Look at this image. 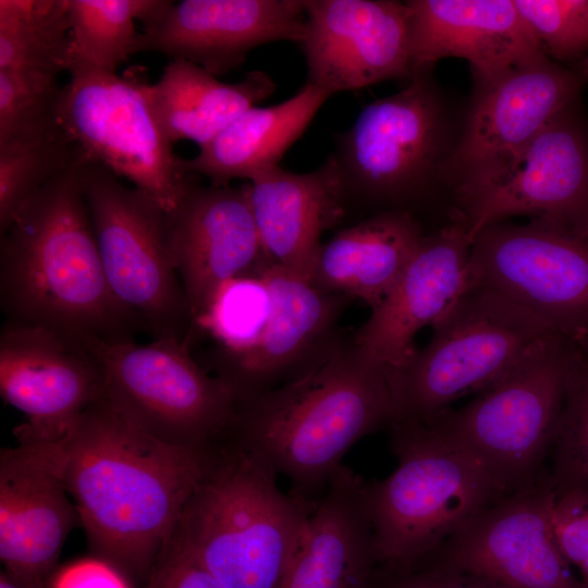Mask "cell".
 Listing matches in <instances>:
<instances>
[{"label": "cell", "mask_w": 588, "mask_h": 588, "mask_svg": "<svg viewBox=\"0 0 588 588\" xmlns=\"http://www.w3.org/2000/svg\"><path fill=\"white\" fill-rule=\"evenodd\" d=\"M298 42L310 83L333 95L411 79L408 11L393 0H304Z\"/></svg>", "instance_id": "cell-17"}, {"label": "cell", "mask_w": 588, "mask_h": 588, "mask_svg": "<svg viewBox=\"0 0 588 588\" xmlns=\"http://www.w3.org/2000/svg\"><path fill=\"white\" fill-rule=\"evenodd\" d=\"M77 510L45 445L0 452V560L25 588H47Z\"/></svg>", "instance_id": "cell-21"}, {"label": "cell", "mask_w": 588, "mask_h": 588, "mask_svg": "<svg viewBox=\"0 0 588 588\" xmlns=\"http://www.w3.org/2000/svg\"><path fill=\"white\" fill-rule=\"evenodd\" d=\"M450 208L470 242L515 216L588 236V119L581 98L555 114L499 177L453 193Z\"/></svg>", "instance_id": "cell-13"}, {"label": "cell", "mask_w": 588, "mask_h": 588, "mask_svg": "<svg viewBox=\"0 0 588 588\" xmlns=\"http://www.w3.org/2000/svg\"><path fill=\"white\" fill-rule=\"evenodd\" d=\"M274 90V81L262 71H250L238 82L225 83L194 63L173 60L158 81L150 83L149 98L160 127L173 145L187 139L201 148Z\"/></svg>", "instance_id": "cell-28"}, {"label": "cell", "mask_w": 588, "mask_h": 588, "mask_svg": "<svg viewBox=\"0 0 588 588\" xmlns=\"http://www.w3.org/2000/svg\"><path fill=\"white\" fill-rule=\"evenodd\" d=\"M258 272L272 299L267 326L249 350L216 365V376L240 404L306 368L338 336L336 323L350 301L270 261Z\"/></svg>", "instance_id": "cell-22"}, {"label": "cell", "mask_w": 588, "mask_h": 588, "mask_svg": "<svg viewBox=\"0 0 588 588\" xmlns=\"http://www.w3.org/2000/svg\"><path fill=\"white\" fill-rule=\"evenodd\" d=\"M426 234L422 223L409 213L370 215L322 243L310 282L373 309L399 281Z\"/></svg>", "instance_id": "cell-26"}, {"label": "cell", "mask_w": 588, "mask_h": 588, "mask_svg": "<svg viewBox=\"0 0 588 588\" xmlns=\"http://www.w3.org/2000/svg\"><path fill=\"white\" fill-rule=\"evenodd\" d=\"M304 0H184L166 7L138 33L135 53L155 51L215 76L242 65L261 45L299 42Z\"/></svg>", "instance_id": "cell-18"}, {"label": "cell", "mask_w": 588, "mask_h": 588, "mask_svg": "<svg viewBox=\"0 0 588 588\" xmlns=\"http://www.w3.org/2000/svg\"><path fill=\"white\" fill-rule=\"evenodd\" d=\"M144 588H224L174 538H170Z\"/></svg>", "instance_id": "cell-38"}, {"label": "cell", "mask_w": 588, "mask_h": 588, "mask_svg": "<svg viewBox=\"0 0 588 588\" xmlns=\"http://www.w3.org/2000/svg\"><path fill=\"white\" fill-rule=\"evenodd\" d=\"M228 438L188 499L174 538L224 588H278L315 502Z\"/></svg>", "instance_id": "cell-4"}, {"label": "cell", "mask_w": 588, "mask_h": 588, "mask_svg": "<svg viewBox=\"0 0 588 588\" xmlns=\"http://www.w3.org/2000/svg\"><path fill=\"white\" fill-rule=\"evenodd\" d=\"M70 66L66 0H0V71H45Z\"/></svg>", "instance_id": "cell-30"}, {"label": "cell", "mask_w": 588, "mask_h": 588, "mask_svg": "<svg viewBox=\"0 0 588 588\" xmlns=\"http://www.w3.org/2000/svg\"><path fill=\"white\" fill-rule=\"evenodd\" d=\"M555 488H588V347H577L551 449Z\"/></svg>", "instance_id": "cell-34"}, {"label": "cell", "mask_w": 588, "mask_h": 588, "mask_svg": "<svg viewBox=\"0 0 588 588\" xmlns=\"http://www.w3.org/2000/svg\"><path fill=\"white\" fill-rule=\"evenodd\" d=\"M395 470L365 482L378 566L402 569L436 551L510 491L427 419L389 424Z\"/></svg>", "instance_id": "cell-5"}, {"label": "cell", "mask_w": 588, "mask_h": 588, "mask_svg": "<svg viewBox=\"0 0 588 588\" xmlns=\"http://www.w3.org/2000/svg\"><path fill=\"white\" fill-rule=\"evenodd\" d=\"M575 355L573 343L551 335L466 406L425 419L513 492L546 469Z\"/></svg>", "instance_id": "cell-8"}, {"label": "cell", "mask_w": 588, "mask_h": 588, "mask_svg": "<svg viewBox=\"0 0 588 588\" xmlns=\"http://www.w3.org/2000/svg\"><path fill=\"white\" fill-rule=\"evenodd\" d=\"M584 76L546 54L485 81L474 91L442 180L450 196L503 174L569 102Z\"/></svg>", "instance_id": "cell-14"}, {"label": "cell", "mask_w": 588, "mask_h": 588, "mask_svg": "<svg viewBox=\"0 0 588 588\" xmlns=\"http://www.w3.org/2000/svg\"><path fill=\"white\" fill-rule=\"evenodd\" d=\"M79 151L59 124L0 143V231Z\"/></svg>", "instance_id": "cell-31"}, {"label": "cell", "mask_w": 588, "mask_h": 588, "mask_svg": "<svg viewBox=\"0 0 588 588\" xmlns=\"http://www.w3.org/2000/svg\"><path fill=\"white\" fill-rule=\"evenodd\" d=\"M413 76L443 58L466 60L474 81L492 78L541 54L514 0H409Z\"/></svg>", "instance_id": "cell-23"}, {"label": "cell", "mask_w": 588, "mask_h": 588, "mask_svg": "<svg viewBox=\"0 0 588 588\" xmlns=\"http://www.w3.org/2000/svg\"><path fill=\"white\" fill-rule=\"evenodd\" d=\"M393 415L387 372L339 333L296 376L240 404L229 438L315 502L346 452Z\"/></svg>", "instance_id": "cell-3"}, {"label": "cell", "mask_w": 588, "mask_h": 588, "mask_svg": "<svg viewBox=\"0 0 588 588\" xmlns=\"http://www.w3.org/2000/svg\"><path fill=\"white\" fill-rule=\"evenodd\" d=\"M164 0H66L70 66L117 73L135 53L143 24L157 15ZM68 71V72H69Z\"/></svg>", "instance_id": "cell-29"}, {"label": "cell", "mask_w": 588, "mask_h": 588, "mask_svg": "<svg viewBox=\"0 0 588 588\" xmlns=\"http://www.w3.org/2000/svg\"><path fill=\"white\" fill-rule=\"evenodd\" d=\"M168 237L192 323L207 311L224 283L254 274L268 261L248 183L207 187L196 183L168 213Z\"/></svg>", "instance_id": "cell-19"}, {"label": "cell", "mask_w": 588, "mask_h": 588, "mask_svg": "<svg viewBox=\"0 0 588 588\" xmlns=\"http://www.w3.org/2000/svg\"><path fill=\"white\" fill-rule=\"evenodd\" d=\"M247 183L266 258L310 281L322 233L346 217L332 160L328 157L319 168L306 173L277 166Z\"/></svg>", "instance_id": "cell-25"}, {"label": "cell", "mask_w": 588, "mask_h": 588, "mask_svg": "<svg viewBox=\"0 0 588 588\" xmlns=\"http://www.w3.org/2000/svg\"><path fill=\"white\" fill-rule=\"evenodd\" d=\"M47 588H135L113 565L95 555L58 566Z\"/></svg>", "instance_id": "cell-39"}, {"label": "cell", "mask_w": 588, "mask_h": 588, "mask_svg": "<svg viewBox=\"0 0 588 588\" xmlns=\"http://www.w3.org/2000/svg\"><path fill=\"white\" fill-rule=\"evenodd\" d=\"M371 588H505L487 578L419 562L402 569L377 568Z\"/></svg>", "instance_id": "cell-37"}, {"label": "cell", "mask_w": 588, "mask_h": 588, "mask_svg": "<svg viewBox=\"0 0 588 588\" xmlns=\"http://www.w3.org/2000/svg\"><path fill=\"white\" fill-rule=\"evenodd\" d=\"M469 278L588 347V236L536 220L491 224L471 240Z\"/></svg>", "instance_id": "cell-12"}, {"label": "cell", "mask_w": 588, "mask_h": 588, "mask_svg": "<svg viewBox=\"0 0 588 588\" xmlns=\"http://www.w3.org/2000/svg\"><path fill=\"white\" fill-rule=\"evenodd\" d=\"M470 248L460 220L427 232L399 281L354 333L360 354L387 375L400 368L416 350V333L439 322L471 287Z\"/></svg>", "instance_id": "cell-20"}, {"label": "cell", "mask_w": 588, "mask_h": 588, "mask_svg": "<svg viewBox=\"0 0 588 588\" xmlns=\"http://www.w3.org/2000/svg\"><path fill=\"white\" fill-rule=\"evenodd\" d=\"M576 70L584 76L585 81H588V53L578 63Z\"/></svg>", "instance_id": "cell-41"}, {"label": "cell", "mask_w": 588, "mask_h": 588, "mask_svg": "<svg viewBox=\"0 0 588 588\" xmlns=\"http://www.w3.org/2000/svg\"><path fill=\"white\" fill-rule=\"evenodd\" d=\"M331 95L306 83L294 96L273 106L252 107L199 152L184 159L186 171L204 175L212 185L248 182L279 166L287 149L303 135Z\"/></svg>", "instance_id": "cell-27"}, {"label": "cell", "mask_w": 588, "mask_h": 588, "mask_svg": "<svg viewBox=\"0 0 588 588\" xmlns=\"http://www.w3.org/2000/svg\"><path fill=\"white\" fill-rule=\"evenodd\" d=\"M542 51L578 63L588 53V0H514Z\"/></svg>", "instance_id": "cell-35"}, {"label": "cell", "mask_w": 588, "mask_h": 588, "mask_svg": "<svg viewBox=\"0 0 588 588\" xmlns=\"http://www.w3.org/2000/svg\"><path fill=\"white\" fill-rule=\"evenodd\" d=\"M272 299L269 286L257 271L224 283L207 311L192 328L208 333L219 345L217 364L249 350L270 318Z\"/></svg>", "instance_id": "cell-32"}, {"label": "cell", "mask_w": 588, "mask_h": 588, "mask_svg": "<svg viewBox=\"0 0 588 588\" xmlns=\"http://www.w3.org/2000/svg\"><path fill=\"white\" fill-rule=\"evenodd\" d=\"M433 328L428 345L388 375L393 419H425L504 378L558 335L499 294L470 287Z\"/></svg>", "instance_id": "cell-7"}, {"label": "cell", "mask_w": 588, "mask_h": 588, "mask_svg": "<svg viewBox=\"0 0 588 588\" xmlns=\"http://www.w3.org/2000/svg\"><path fill=\"white\" fill-rule=\"evenodd\" d=\"M45 445L84 527L91 555L144 588L217 450L163 443L102 399Z\"/></svg>", "instance_id": "cell-1"}, {"label": "cell", "mask_w": 588, "mask_h": 588, "mask_svg": "<svg viewBox=\"0 0 588 588\" xmlns=\"http://www.w3.org/2000/svg\"><path fill=\"white\" fill-rule=\"evenodd\" d=\"M365 480L342 465L315 502L278 588H371L378 559Z\"/></svg>", "instance_id": "cell-24"}, {"label": "cell", "mask_w": 588, "mask_h": 588, "mask_svg": "<svg viewBox=\"0 0 588 588\" xmlns=\"http://www.w3.org/2000/svg\"><path fill=\"white\" fill-rule=\"evenodd\" d=\"M551 523L560 551L588 588V488L554 487Z\"/></svg>", "instance_id": "cell-36"}, {"label": "cell", "mask_w": 588, "mask_h": 588, "mask_svg": "<svg viewBox=\"0 0 588 588\" xmlns=\"http://www.w3.org/2000/svg\"><path fill=\"white\" fill-rule=\"evenodd\" d=\"M78 156L1 232L0 303L7 322L83 341L133 340L140 328L106 279Z\"/></svg>", "instance_id": "cell-2"}, {"label": "cell", "mask_w": 588, "mask_h": 588, "mask_svg": "<svg viewBox=\"0 0 588 588\" xmlns=\"http://www.w3.org/2000/svg\"><path fill=\"white\" fill-rule=\"evenodd\" d=\"M0 588H25L22 584H20L15 578H13L10 574H8L5 571H1L0 573Z\"/></svg>", "instance_id": "cell-40"}, {"label": "cell", "mask_w": 588, "mask_h": 588, "mask_svg": "<svg viewBox=\"0 0 588 588\" xmlns=\"http://www.w3.org/2000/svg\"><path fill=\"white\" fill-rule=\"evenodd\" d=\"M59 77L45 71H0V143L60 124L64 85Z\"/></svg>", "instance_id": "cell-33"}, {"label": "cell", "mask_w": 588, "mask_h": 588, "mask_svg": "<svg viewBox=\"0 0 588 588\" xmlns=\"http://www.w3.org/2000/svg\"><path fill=\"white\" fill-rule=\"evenodd\" d=\"M431 73L414 75L402 90L370 102L335 136L328 157L346 215L363 208L371 215L402 211L419 220L417 213L441 191L449 197L442 170L457 135Z\"/></svg>", "instance_id": "cell-6"}, {"label": "cell", "mask_w": 588, "mask_h": 588, "mask_svg": "<svg viewBox=\"0 0 588 588\" xmlns=\"http://www.w3.org/2000/svg\"><path fill=\"white\" fill-rule=\"evenodd\" d=\"M83 188L108 284L156 339L188 341L192 318L168 237V213L106 168L86 160Z\"/></svg>", "instance_id": "cell-11"}, {"label": "cell", "mask_w": 588, "mask_h": 588, "mask_svg": "<svg viewBox=\"0 0 588 588\" xmlns=\"http://www.w3.org/2000/svg\"><path fill=\"white\" fill-rule=\"evenodd\" d=\"M88 343L102 368V400L140 431L170 445L196 449L213 448L230 436L237 396L199 366L187 341Z\"/></svg>", "instance_id": "cell-9"}, {"label": "cell", "mask_w": 588, "mask_h": 588, "mask_svg": "<svg viewBox=\"0 0 588 588\" xmlns=\"http://www.w3.org/2000/svg\"><path fill=\"white\" fill-rule=\"evenodd\" d=\"M553 497L546 468L529 485L475 515L420 562L470 573L505 588H583L554 538Z\"/></svg>", "instance_id": "cell-15"}, {"label": "cell", "mask_w": 588, "mask_h": 588, "mask_svg": "<svg viewBox=\"0 0 588 588\" xmlns=\"http://www.w3.org/2000/svg\"><path fill=\"white\" fill-rule=\"evenodd\" d=\"M68 73L59 123L79 152L173 212L196 184L195 175L160 127L144 69Z\"/></svg>", "instance_id": "cell-10"}, {"label": "cell", "mask_w": 588, "mask_h": 588, "mask_svg": "<svg viewBox=\"0 0 588 588\" xmlns=\"http://www.w3.org/2000/svg\"><path fill=\"white\" fill-rule=\"evenodd\" d=\"M0 393L26 417L13 430L19 443L52 442L102 399V368L88 341L44 326L5 321Z\"/></svg>", "instance_id": "cell-16"}]
</instances>
